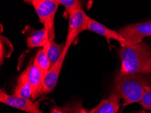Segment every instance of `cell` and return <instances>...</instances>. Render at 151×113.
Listing matches in <instances>:
<instances>
[{"mask_svg":"<svg viewBox=\"0 0 151 113\" xmlns=\"http://www.w3.org/2000/svg\"><path fill=\"white\" fill-rule=\"evenodd\" d=\"M137 113H148L146 111H145V110H141V111H139Z\"/></svg>","mask_w":151,"mask_h":113,"instance_id":"cell-21","label":"cell"},{"mask_svg":"<svg viewBox=\"0 0 151 113\" xmlns=\"http://www.w3.org/2000/svg\"><path fill=\"white\" fill-rule=\"evenodd\" d=\"M149 113H151V111H150V112H149Z\"/></svg>","mask_w":151,"mask_h":113,"instance_id":"cell-22","label":"cell"},{"mask_svg":"<svg viewBox=\"0 0 151 113\" xmlns=\"http://www.w3.org/2000/svg\"><path fill=\"white\" fill-rule=\"evenodd\" d=\"M88 18L89 17L83 8L73 12L68 15V33L64 49L68 51L70 45L76 40L77 36L85 30H88Z\"/></svg>","mask_w":151,"mask_h":113,"instance_id":"cell-4","label":"cell"},{"mask_svg":"<svg viewBox=\"0 0 151 113\" xmlns=\"http://www.w3.org/2000/svg\"><path fill=\"white\" fill-rule=\"evenodd\" d=\"M33 62L35 65L40 69L44 76L46 75L47 72L52 66V64L50 61L48 56H47V48L45 45L42 49L39 50Z\"/></svg>","mask_w":151,"mask_h":113,"instance_id":"cell-13","label":"cell"},{"mask_svg":"<svg viewBox=\"0 0 151 113\" xmlns=\"http://www.w3.org/2000/svg\"><path fill=\"white\" fill-rule=\"evenodd\" d=\"M32 87V99L35 100L43 94L45 76L37 66L33 63L24 71Z\"/></svg>","mask_w":151,"mask_h":113,"instance_id":"cell-7","label":"cell"},{"mask_svg":"<svg viewBox=\"0 0 151 113\" xmlns=\"http://www.w3.org/2000/svg\"><path fill=\"white\" fill-rule=\"evenodd\" d=\"M121 60L119 72L130 74H151V49L145 43L129 45L119 50Z\"/></svg>","mask_w":151,"mask_h":113,"instance_id":"cell-1","label":"cell"},{"mask_svg":"<svg viewBox=\"0 0 151 113\" xmlns=\"http://www.w3.org/2000/svg\"><path fill=\"white\" fill-rule=\"evenodd\" d=\"M26 27L24 29L25 33L28 35L27 37V45L29 48H34L37 47H43L47 41L50 40L49 33L47 29L44 28L35 30L33 28Z\"/></svg>","mask_w":151,"mask_h":113,"instance_id":"cell-10","label":"cell"},{"mask_svg":"<svg viewBox=\"0 0 151 113\" xmlns=\"http://www.w3.org/2000/svg\"><path fill=\"white\" fill-rule=\"evenodd\" d=\"M25 3L29 4H32V0H23Z\"/></svg>","mask_w":151,"mask_h":113,"instance_id":"cell-20","label":"cell"},{"mask_svg":"<svg viewBox=\"0 0 151 113\" xmlns=\"http://www.w3.org/2000/svg\"><path fill=\"white\" fill-rule=\"evenodd\" d=\"M0 102L11 107L21 110L27 113H43L40 109V102L34 100L9 95L1 89L0 90Z\"/></svg>","mask_w":151,"mask_h":113,"instance_id":"cell-6","label":"cell"},{"mask_svg":"<svg viewBox=\"0 0 151 113\" xmlns=\"http://www.w3.org/2000/svg\"><path fill=\"white\" fill-rule=\"evenodd\" d=\"M40 22L49 33L50 40H54V18L59 3L57 0H32Z\"/></svg>","mask_w":151,"mask_h":113,"instance_id":"cell-3","label":"cell"},{"mask_svg":"<svg viewBox=\"0 0 151 113\" xmlns=\"http://www.w3.org/2000/svg\"><path fill=\"white\" fill-rule=\"evenodd\" d=\"M68 50L64 49L60 59L56 63L52 64L51 67L47 71L44 78V85H43V94H47L54 90L58 81L59 75L63 66L64 60Z\"/></svg>","mask_w":151,"mask_h":113,"instance_id":"cell-9","label":"cell"},{"mask_svg":"<svg viewBox=\"0 0 151 113\" xmlns=\"http://www.w3.org/2000/svg\"><path fill=\"white\" fill-rule=\"evenodd\" d=\"M69 113H89V111L83 107L81 102H78L70 106Z\"/></svg>","mask_w":151,"mask_h":113,"instance_id":"cell-18","label":"cell"},{"mask_svg":"<svg viewBox=\"0 0 151 113\" xmlns=\"http://www.w3.org/2000/svg\"><path fill=\"white\" fill-rule=\"evenodd\" d=\"M119 32L129 45L142 43L144 38L151 37V20L126 25Z\"/></svg>","mask_w":151,"mask_h":113,"instance_id":"cell-5","label":"cell"},{"mask_svg":"<svg viewBox=\"0 0 151 113\" xmlns=\"http://www.w3.org/2000/svg\"><path fill=\"white\" fill-rule=\"evenodd\" d=\"M150 84L142 74H130L119 72L113 84L114 93L123 99V108L132 104L140 102L146 87Z\"/></svg>","mask_w":151,"mask_h":113,"instance_id":"cell-2","label":"cell"},{"mask_svg":"<svg viewBox=\"0 0 151 113\" xmlns=\"http://www.w3.org/2000/svg\"><path fill=\"white\" fill-rule=\"evenodd\" d=\"M120 97L113 92L108 98L103 100L89 113H118L120 108Z\"/></svg>","mask_w":151,"mask_h":113,"instance_id":"cell-11","label":"cell"},{"mask_svg":"<svg viewBox=\"0 0 151 113\" xmlns=\"http://www.w3.org/2000/svg\"><path fill=\"white\" fill-rule=\"evenodd\" d=\"M139 103L145 108V110L151 111V84L146 86L140 102Z\"/></svg>","mask_w":151,"mask_h":113,"instance_id":"cell-17","label":"cell"},{"mask_svg":"<svg viewBox=\"0 0 151 113\" xmlns=\"http://www.w3.org/2000/svg\"><path fill=\"white\" fill-rule=\"evenodd\" d=\"M14 95L27 99L32 98V87L24 71L18 78L17 84L14 89Z\"/></svg>","mask_w":151,"mask_h":113,"instance_id":"cell-12","label":"cell"},{"mask_svg":"<svg viewBox=\"0 0 151 113\" xmlns=\"http://www.w3.org/2000/svg\"><path fill=\"white\" fill-rule=\"evenodd\" d=\"M65 43H56L54 40H49L45 44L47 48V54L49 58V60L51 62L52 65L60 59L63 52L65 48Z\"/></svg>","mask_w":151,"mask_h":113,"instance_id":"cell-14","label":"cell"},{"mask_svg":"<svg viewBox=\"0 0 151 113\" xmlns=\"http://www.w3.org/2000/svg\"><path fill=\"white\" fill-rule=\"evenodd\" d=\"M88 30L102 35L106 39L109 43L110 40H114L120 43L121 47H125L129 45L128 43L122 36L119 32H116L114 30L110 29L104 24L97 22L96 20L92 19L90 17L88 18Z\"/></svg>","mask_w":151,"mask_h":113,"instance_id":"cell-8","label":"cell"},{"mask_svg":"<svg viewBox=\"0 0 151 113\" xmlns=\"http://www.w3.org/2000/svg\"><path fill=\"white\" fill-rule=\"evenodd\" d=\"M70 104L63 106V107H58V106L54 105L50 108V113H69Z\"/></svg>","mask_w":151,"mask_h":113,"instance_id":"cell-19","label":"cell"},{"mask_svg":"<svg viewBox=\"0 0 151 113\" xmlns=\"http://www.w3.org/2000/svg\"><path fill=\"white\" fill-rule=\"evenodd\" d=\"M0 60L1 64H2L5 58L10 56L13 52L14 47L10 41L4 36H1L0 37Z\"/></svg>","mask_w":151,"mask_h":113,"instance_id":"cell-15","label":"cell"},{"mask_svg":"<svg viewBox=\"0 0 151 113\" xmlns=\"http://www.w3.org/2000/svg\"><path fill=\"white\" fill-rule=\"evenodd\" d=\"M57 1L65 7L68 15L73 12L83 8L81 0H57Z\"/></svg>","mask_w":151,"mask_h":113,"instance_id":"cell-16","label":"cell"}]
</instances>
